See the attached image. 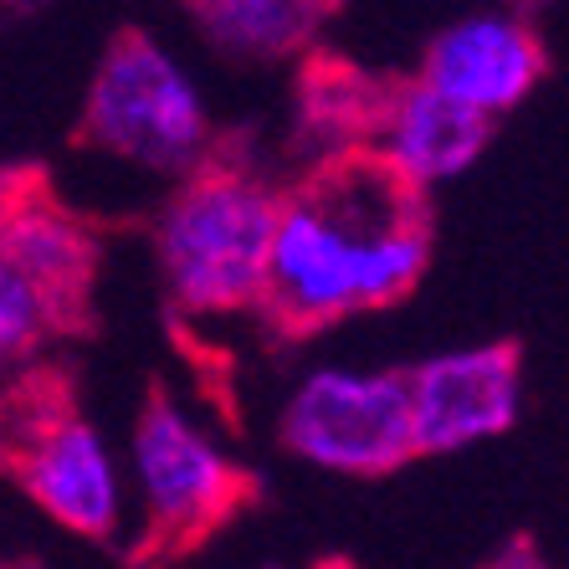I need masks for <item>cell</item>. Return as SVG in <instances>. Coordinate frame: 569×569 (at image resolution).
I'll use <instances>...</instances> for the list:
<instances>
[{
    "instance_id": "6da1fadb",
    "label": "cell",
    "mask_w": 569,
    "mask_h": 569,
    "mask_svg": "<svg viewBox=\"0 0 569 569\" xmlns=\"http://www.w3.org/2000/svg\"><path fill=\"white\" fill-rule=\"evenodd\" d=\"M375 149H323L282 174L252 323L298 349L349 318L400 308L437 257V200Z\"/></svg>"
},
{
    "instance_id": "8fae6325",
    "label": "cell",
    "mask_w": 569,
    "mask_h": 569,
    "mask_svg": "<svg viewBox=\"0 0 569 569\" xmlns=\"http://www.w3.org/2000/svg\"><path fill=\"white\" fill-rule=\"evenodd\" d=\"M174 6L216 52L247 62H292L339 16L333 0H174Z\"/></svg>"
},
{
    "instance_id": "5bb4252c",
    "label": "cell",
    "mask_w": 569,
    "mask_h": 569,
    "mask_svg": "<svg viewBox=\"0 0 569 569\" xmlns=\"http://www.w3.org/2000/svg\"><path fill=\"white\" fill-rule=\"evenodd\" d=\"M333 6H339V11H345V6H349V0H333Z\"/></svg>"
},
{
    "instance_id": "7c38bea8",
    "label": "cell",
    "mask_w": 569,
    "mask_h": 569,
    "mask_svg": "<svg viewBox=\"0 0 569 569\" xmlns=\"http://www.w3.org/2000/svg\"><path fill=\"white\" fill-rule=\"evenodd\" d=\"M52 345H62L57 313L27 282V272H16V262L0 252V375L31 355H47Z\"/></svg>"
},
{
    "instance_id": "30bf717a",
    "label": "cell",
    "mask_w": 569,
    "mask_h": 569,
    "mask_svg": "<svg viewBox=\"0 0 569 569\" xmlns=\"http://www.w3.org/2000/svg\"><path fill=\"white\" fill-rule=\"evenodd\" d=\"M416 72L451 103L498 123L549 78V41L518 11L472 16L426 41Z\"/></svg>"
},
{
    "instance_id": "3957f363",
    "label": "cell",
    "mask_w": 569,
    "mask_h": 569,
    "mask_svg": "<svg viewBox=\"0 0 569 569\" xmlns=\"http://www.w3.org/2000/svg\"><path fill=\"white\" fill-rule=\"evenodd\" d=\"M492 133L498 123L451 103L416 67H370L323 41L292 57V144L303 154L375 149L441 186L488 154Z\"/></svg>"
},
{
    "instance_id": "277c9868",
    "label": "cell",
    "mask_w": 569,
    "mask_h": 569,
    "mask_svg": "<svg viewBox=\"0 0 569 569\" xmlns=\"http://www.w3.org/2000/svg\"><path fill=\"white\" fill-rule=\"evenodd\" d=\"M0 482L72 539H119V472L67 359L31 355L0 375Z\"/></svg>"
},
{
    "instance_id": "ba28073f",
    "label": "cell",
    "mask_w": 569,
    "mask_h": 569,
    "mask_svg": "<svg viewBox=\"0 0 569 569\" xmlns=\"http://www.w3.org/2000/svg\"><path fill=\"white\" fill-rule=\"evenodd\" d=\"M278 441L318 472L380 482L416 462L406 370H318L282 406Z\"/></svg>"
},
{
    "instance_id": "7a4b0ae2",
    "label": "cell",
    "mask_w": 569,
    "mask_h": 569,
    "mask_svg": "<svg viewBox=\"0 0 569 569\" xmlns=\"http://www.w3.org/2000/svg\"><path fill=\"white\" fill-rule=\"evenodd\" d=\"M149 216L154 267L174 323L252 313L278 221L282 174L247 129H216Z\"/></svg>"
},
{
    "instance_id": "9c48e42d",
    "label": "cell",
    "mask_w": 569,
    "mask_h": 569,
    "mask_svg": "<svg viewBox=\"0 0 569 569\" xmlns=\"http://www.w3.org/2000/svg\"><path fill=\"white\" fill-rule=\"evenodd\" d=\"M406 385H411L416 462H437L513 431L523 406V345L488 339L472 349L431 355L421 365H406Z\"/></svg>"
},
{
    "instance_id": "52a82bcc",
    "label": "cell",
    "mask_w": 569,
    "mask_h": 569,
    "mask_svg": "<svg viewBox=\"0 0 569 569\" xmlns=\"http://www.w3.org/2000/svg\"><path fill=\"white\" fill-rule=\"evenodd\" d=\"M119 221L82 211L47 164H0V252L57 313L62 345L98 333V282Z\"/></svg>"
},
{
    "instance_id": "4fadbf2b",
    "label": "cell",
    "mask_w": 569,
    "mask_h": 569,
    "mask_svg": "<svg viewBox=\"0 0 569 569\" xmlns=\"http://www.w3.org/2000/svg\"><path fill=\"white\" fill-rule=\"evenodd\" d=\"M555 6H559V0H508V11L529 16V21H533V16H539V11H555Z\"/></svg>"
},
{
    "instance_id": "8992f818",
    "label": "cell",
    "mask_w": 569,
    "mask_h": 569,
    "mask_svg": "<svg viewBox=\"0 0 569 569\" xmlns=\"http://www.w3.org/2000/svg\"><path fill=\"white\" fill-rule=\"evenodd\" d=\"M211 113L196 82L144 27L123 21L103 41L88 93L72 119L67 144L144 164L154 174H180L200 149L211 144Z\"/></svg>"
},
{
    "instance_id": "5b68a950",
    "label": "cell",
    "mask_w": 569,
    "mask_h": 569,
    "mask_svg": "<svg viewBox=\"0 0 569 569\" xmlns=\"http://www.w3.org/2000/svg\"><path fill=\"white\" fill-rule=\"evenodd\" d=\"M133 472H139V533L123 549V565L159 569L206 555L226 529H237L267 498L257 467L216 447L170 396V385L149 375L133 411Z\"/></svg>"
}]
</instances>
